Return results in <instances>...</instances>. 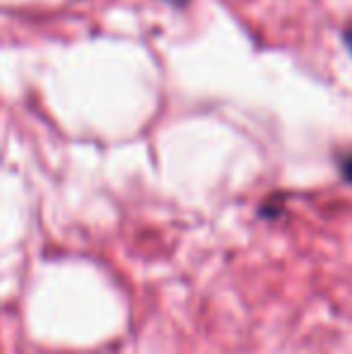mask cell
Segmentation results:
<instances>
[{
	"label": "cell",
	"instance_id": "cell-1",
	"mask_svg": "<svg viewBox=\"0 0 352 354\" xmlns=\"http://www.w3.org/2000/svg\"><path fill=\"white\" fill-rule=\"evenodd\" d=\"M343 174H345V178H348V181H352V157H348L343 162Z\"/></svg>",
	"mask_w": 352,
	"mask_h": 354
},
{
	"label": "cell",
	"instance_id": "cell-2",
	"mask_svg": "<svg viewBox=\"0 0 352 354\" xmlns=\"http://www.w3.org/2000/svg\"><path fill=\"white\" fill-rule=\"evenodd\" d=\"M172 3H183V0H172Z\"/></svg>",
	"mask_w": 352,
	"mask_h": 354
}]
</instances>
